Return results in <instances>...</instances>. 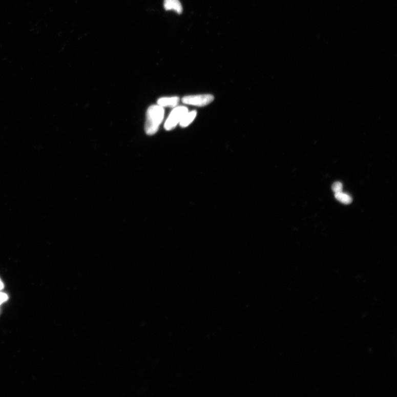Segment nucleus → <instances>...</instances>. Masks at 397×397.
I'll use <instances>...</instances> for the list:
<instances>
[{
  "instance_id": "f03ea898",
  "label": "nucleus",
  "mask_w": 397,
  "mask_h": 397,
  "mask_svg": "<svg viewBox=\"0 0 397 397\" xmlns=\"http://www.w3.org/2000/svg\"><path fill=\"white\" fill-rule=\"evenodd\" d=\"M189 112L187 108L184 106L177 107L170 113L167 120L164 124V128L166 131H171L174 129L180 121L182 120L184 115Z\"/></svg>"
},
{
  "instance_id": "39448f33",
  "label": "nucleus",
  "mask_w": 397,
  "mask_h": 397,
  "mask_svg": "<svg viewBox=\"0 0 397 397\" xmlns=\"http://www.w3.org/2000/svg\"><path fill=\"white\" fill-rule=\"evenodd\" d=\"M179 98L178 97H163L158 100V105L162 107H175L179 102Z\"/></svg>"
},
{
  "instance_id": "6e6552de",
  "label": "nucleus",
  "mask_w": 397,
  "mask_h": 397,
  "mask_svg": "<svg viewBox=\"0 0 397 397\" xmlns=\"http://www.w3.org/2000/svg\"><path fill=\"white\" fill-rule=\"evenodd\" d=\"M332 190H333L335 193L342 192V190H343L342 183L340 182H335L333 184V185H332Z\"/></svg>"
},
{
  "instance_id": "7ed1b4c3",
  "label": "nucleus",
  "mask_w": 397,
  "mask_h": 397,
  "mask_svg": "<svg viewBox=\"0 0 397 397\" xmlns=\"http://www.w3.org/2000/svg\"><path fill=\"white\" fill-rule=\"evenodd\" d=\"M182 100V102L185 105L204 107L213 102L214 97L210 94H205V95L186 96Z\"/></svg>"
},
{
  "instance_id": "423d86ee",
  "label": "nucleus",
  "mask_w": 397,
  "mask_h": 397,
  "mask_svg": "<svg viewBox=\"0 0 397 397\" xmlns=\"http://www.w3.org/2000/svg\"><path fill=\"white\" fill-rule=\"evenodd\" d=\"M197 112L196 111H193L192 112H187L184 115V117L180 121L179 125L182 128H185L189 127L192 122L196 119Z\"/></svg>"
},
{
  "instance_id": "1a4fd4ad",
  "label": "nucleus",
  "mask_w": 397,
  "mask_h": 397,
  "mask_svg": "<svg viewBox=\"0 0 397 397\" xmlns=\"http://www.w3.org/2000/svg\"><path fill=\"white\" fill-rule=\"evenodd\" d=\"M9 299L8 295L4 292H0V305Z\"/></svg>"
},
{
  "instance_id": "f257e3e1",
  "label": "nucleus",
  "mask_w": 397,
  "mask_h": 397,
  "mask_svg": "<svg viewBox=\"0 0 397 397\" xmlns=\"http://www.w3.org/2000/svg\"><path fill=\"white\" fill-rule=\"evenodd\" d=\"M164 115L163 107L154 105L149 108L147 113L145 132L149 135L156 134L161 124Z\"/></svg>"
},
{
  "instance_id": "20e7f679",
  "label": "nucleus",
  "mask_w": 397,
  "mask_h": 397,
  "mask_svg": "<svg viewBox=\"0 0 397 397\" xmlns=\"http://www.w3.org/2000/svg\"><path fill=\"white\" fill-rule=\"evenodd\" d=\"M163 5L165 10H173L179 14L182 12L183 7L179 0H164Z\"/></svg>"
},
{
  "instance_id": "9d476101",
  "label": "nucleus",
  "mask_w": 397,
  "mask_h": 397,
  "mask_svg": "<svg viewBox=\"0 0 397 397\" xmlns=\"http://www.w3.org/2000/svg\"><path fill=\"white\" fill-rule=\"evenodd\" d=\"M4 288V284L2 280H1V279H0V291H2Z\"/></svg>"
},
{
  "instance_id": "0eeeda50",
  "label": "nucleus",
  "mask_w": 397,
  "mask_h": 397,
  "mask_svg": "<svg viewBox=\"0 0 397 397\" xmlns=\"http://www.w3.org/2000/svg\"><path fill=\"white\" fill-rule=\"evenodd\" d=\"M335 197L337 200L344 204H349L351 203L352 198L347 194L343 192L335 193Z\"/></svg>"
}]
</instances>
